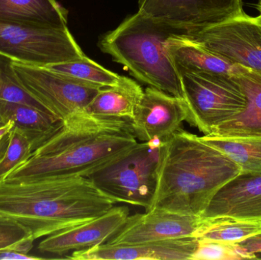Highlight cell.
<instances>
[{"label":"cell","instance_id":"8992f818","mask_svg":"<svg viewBox=\"0 0 261 260\" xmlns=\"http://www.w3.org/2000/svg\"><path fill=\"white\" fill-rule=\"evenodd\" d=\"M184 99L188 108L187 122L204 135L244 111L247 97L236 76L179 71Z\"/></svg>","mask_w":261,"mask_h":260},{"label":"cell","instance_id":"ffe728a7","mask_svg":"<svg viewBox=\"0 0 261 260\" xmlns=\"http://www.w3.org/2000/svg\"><path fill=\"white\" fill-rule=\"evenodd\" d=\"M67 16L57 0H0V21L67 27Z\"/></svg>","mask_w":261,"mask_h":260},{"label":"cell","instance_id":"7402d4cb","mask_svg":"<svg viewBox=\"0 0 261 260\" xmlns=\"http://www.w3.org/2000/svg\"><path fill=\"white\" fill-rule=\"evenodd\" d=\"M260 234L261 221L221 218L204 221V224L196 233V238L226 244H239Z\"/></svg>","mask_w":261,"mask_h":260},{"label":"cell","instance_id":"4fadbf2b","mask_svg":"<svg viewBox=\"0 0 261 260\" xmlns=\"http://www.w3.org/2000/svg\"><path fill=\"white\" fill-rule=\"evenodd\" d=\"M129 216L127 206H113L103 215L50 236L38 244L41 253L67 254L108 242L122 228Z\"/></svg>","mask_w":261,"mask_h":260},{"label":"cell","instance_id":"2e32d148","mask_svg":"<svg viewBox=\"0 0 261 260\" xmlns=\"http://www.w3.org/2000/svg\"><path fill=\"white\" fill-rule=\"evenodd\" d=\"M236 76L246 96V108L218 125L210 135L261 137V74L244 67Z\"/></svg>","mask_w":261,"mask_h":260},{"label":"cell","instance_id":"603a6c76","mask_svg":"<svg viewBox=\"0 0 261 260\" xmlns=\"http://www.w3.org/2000/svg\"><path fill=\"white\" fill-rule=\"evenodd\" d=\"M45 67L99 87L116 85L122 78V76L107 70L87 56L81 59Z\"/></svg>","mask_w":261,"mask_h":260},{"label":"cell","instance_id":"277c9868","mask_svg":"<svg viewBox=\"0 0 261 260\" xmlns=\"http://www.w3.org/2000/svg\"><path fill=\"white\" fill-rule=\"evenodd\" d=\"M179 35H184L138 12L104 35L99 46L138 80L184 99L180 74L167 50L169 39Z\"/></svg>","mask_w":261,"mask_h":260},{"label":"cell","instance_id":"f546056e","mask_svg":"<svg viewBox=\"0 0 261 260\" xmlns=\"http://www.w3.org/2000/svg\"><path fill=\"white\" fill-rule=\"evenodd\" d=\"M257 10L259 12V16L261 18V0H259L258 3H257Z\"/></svg>","mask_w":261,"mask_h":260},{"label":"cell","instance_id":"52a82bcc","mask_svg":"<svg viewBox=\"0 0 261 260\" xmlns=\"http://www.w3.org/2000/svg\"><path fill=\"white\" fill-rule=\"evenodd\" d=\"M0 53L15 62L47 67L85 56L67 27L0 21Z\"/></svg>","mask_w":261,"mask_h":260},{"label":"cell","instance_id":"d4e9b609","mask_svg":"<svg viewBox=\"0 0 261 260\" xmlns=\"http://www.w3.org/2000/svg\"><path fill=\"white\" fill-rule=\"evenodd\" d=\"M33 151L32 142L15 128L0 143V180Z\"/></svg>","mask_w":261,"mask_h":260},{"label":"cell","instance_id":"ac0fdd59","mask_svg":"<svg viewBox=\"0 0 261 260\" xmlns=\"http://www.w3.org/2000/svg\"><path fill=\"white\" fill-rule=\"evenodd\" d=\"M144 90L129 78L122 76L119 83L102 87L84 112L90 115L132 121Z\"/></svg>","mask_w":261,"mask_h":260},{"label":"cell","instance_id":"83f0119b","mask_svg":"<svg viewBox=\"0 0 261 260\" xmlns=\"http://www.w3.org/2000/svg\"><path fill=\"white\" fill-rule=\"evenodd\" d=\"M18 259L39 260L44 259V258L39 257V256H31L30 254L21 253V252L12 248V247L0 250V260Z\"/></svg>","mask_w":261,"mask_h":260},{"label":"cell","instance_id":"f1b7e54d","mask_svg":"<svg viewBox=\"0 0 261 260\" xmlns=\"http://www.w3.org/2000/svg\"><path fill=\"white\" fill-rule=\"evenodd\" d=\"M239 244L253 254L261 253V234L251 237Z\"/></svg>","mask_w":261,"mask_h":260},{"label":"cell","instance_id":"5b68a950","mask_svg":"<svg viewBox=\"0 0 261 260\" xmlns=\"http://www.w3.org/2000/svg\"><path fill=\"white\" fill-rule=\"evenodd\" d=\"M163 142L138 143L123 157L88 178L116 203L140 206L149 212L158 186Z\"/></svg>","mask_w":261,"mask_h":260},{"label":"cell","instance_id":"e0dca14e","mask_svg":"<svg viewBox=\"0 0 261 260\" xmlns=\"http://www.w3.org/2000/svg\"><path fill=\"white\" fill-rule=\"evenodd\" d=\"M167 50L178 72H199L236 76L244 68L212 53L186 35H179L169 39Z\"/></svg>","mask_w":261,"mask_h":260},{"label":"cell","instance_id":"30bf717a","mask_svg":"<svg viewBox=\"0 0 261 260\" xmlns=\"http://www.w3.org/2000/svg\"><path fill=\"white\" fill-rule=\"evenodd\" d=\"M187 37L231 64L261 74V18L259 15L250 16L245 12Z\"/></svg>","mask_w":261,"mask_h":260},{"label":"cell","instance_id":"d6986e66","mask_svg":"<svg viewBox=\"0 0 261 260\" xmlns=\"http://www.w3.org/2000/svg\"><path fill=\"white\" fill-rule=\"evenodd\" d=\"M0 115L5 123L12 122L32 142L33 151L53 135L62 125L60 120L50 113L22 104L0 99Z\"/></svg>","mask_w":261,"mask_h":260},{"label":"cell","instance_id":"6da1fadb","mask_svg":"<svg viewBox=\"0 0 261 260\" xmlns=\"http://www.w3.org/2000/svg\"><path fill=\"white\" fill-rule=\"evenodd\" d=\"M116 203L86 177L37 175L0 180V215L20 224L35 241L94 219Z\"/></svg>","mask_w":261,"mask_h":260},{"label":"cell","instance_id":"484cf974","mask_svg":"<svg viewBox=\"0 0 261 260\" xmlns=\"http://www.w3.org/2000/svg\"><path fill=\"white\" fill-rule=\"evenodd\" d=\"M240 244L198 239V245L190 260H240L257 259Z\"/></svg>","mask_w":261,"mask_h":260},{"label":"cell","instance_id":"4dcf8cb0","mask_svg":"<svg viewBox=\"0 0 261 260\" xmlns=\"http://www.w3.org/2000/svg\"><path fill=\"white\" fill-rule=\"evenodd\" d=\"M6 123H5L3 119H2L1 115H0V127L3 126V125H6Z\"/></svg>","mask_w":261,"mask_h":260},{"label":"cell","instance_id":"7a4b0ae2","mask_svg":"<svg viewBox=\"0 0 261 260\" xmlns=\"http://www.w3.org/2000/svg\"><path fill=\"white\" fill-rule=\"evenodd\" d=\"M137 143L130 121L82 111L63 121L53 135L3 179L37 175L88 177L123 157Z\"/></svg>","mask_w":261,"mask_h":260},{"label":"cell","instance_id":"1f68e13d","mask_svg":"<svg viewBox=\"0 0 261 260\" xmlns=\"http://www.w3.org/2000/svg\"><path fill=\"white\" fill-rule=\"evenodd\" d=\"M2 140H1V141H0V143H1V142H2Z\"/></svg>","mask_w":261,"mask_h":260},{"label":"cell","instance_id":"4316f807","mask_svg":"<svg viewBox=\"0 0 261 260\" xmlns=\"http://www.w3.org/2000/svg\"><path fill=\"white\" fill-rule=\"evenodd\" d=\"M29 238L32 236L24 227L0 215V250L14 247Z\"/></svg>","mask_w":261,"mask_h":260},{"label":"cell","instance_id":"9a60e30c","mask_svg":"<svg viewBox=\"0 0 261 260\" xmlns=\"http://www.w3.org/2000/svg\"><path fill=\"white\" fill-rule=\"evenodd\" d=\"M198 245V238L164 240L137 244H100L72 252L73 260H187Z\"/></svg>","mask_w":261,"mask_h":260},{"label":"cell","instance_id":"ba28073f","mask_svg":"<svg viewBox=\"0 0 261 260\" xmlns=\"http://www.w3.org/2000/svg\"><path fill=\"white\" fill-rule=\"evenodd\" d=\"M12 64L23 88L61 121L84 111L102 88L47 67Z\"/></svg>","mask_w":261,"mask_h":260},{"label":"cell","instance_id":"5bb4252c","mask_svg":"<svg viewBox=\"0 0 261 260\" xmlns=\"http://www.w3.org/2000/svg\"><path fill=\"white\" fill-rule=\"evenodd\" d=\"M200 217L204 221L221 218L261 221V172H242L231 179Z\"/></svg>","mask_w":261,"mask_h":260},{"label":"cell","instance_id":"cb8c5ba5","mask_svg":"<svg viewBox=\"0 0 261 260\" xmlns=\"http://www.w3.org/2000/svg\"><path fill=\"white\" fill-rule=\"evenodd\" d=\"M12 64L13 61L11 58L0 53V99L29 105L51 114L43 104L23 88Z\"/></svg>","mask_w":261,"mask_h":260},{"label":"cell","instance_id":"7c38bea8","mask_svg":"<svg viewBox=\"0 0 261 260\" xmlns=\"http://www.w3.org/2000/svg\"><path fill=\"white\" fill-rule=\"evenodd\" d=\"M203 224L204 221L199 216L152 209L144 214L128 216L125 225L108 244H137L196 238Z\"/></svg>","mask_w":261,"mask_h":260},{"label":"cell","instance_id":"3957f363","mask_svg":"<svg viewBox=\"0 0 261 260\" xmlns=\"http://www.w3.org/2000/svg\"><path fill=\"white\" fill-rule=\"evenodd\" d=\"M241 172L222 151L180 128L163 142L150 210L200 217L216 192Z\"/></svg>","mask_w":261,"mask_h":260},{"label":"cell","instance_id":"8fae6325","mask_svg":"<svg viewBox=\"0 0 261 260\" xmlns=\"http://www.w3.org/2000/svg\"><path fill=\"white\" fill-rule=\"evenodd\" d=\"M188 114L185 99L150 86L144 90L130 125L141 141H164L180 129Z\"/></svg>","mask_w":261,"mask_h":260},{"label":"cell","instance_id":"44dd1931","mask_svg":"<svg viewBox=\"0 0 261 260\" xmlns=\"http://www.w3.org/2000/svg\"><path fill=\"white\" fill-rule=\"evenodd\" d=\"M199 138L222 151L245 172H261V137L204 135Z\"/></svg>","mask_w":261,"mask_h":260},{"label":"cell","instance_id":"9c48e42d","mask_svg":"<svg viewBox=\"0 0 261 260\" xmlns=\"http://www.w3.org/2000/svg\"><path fill=\"white\" fill-rule=\"evenodd\" d=\"M138 7L153 21L187 36L245 13L242 0H139Z\"/></svg>","mask_w":261,"mask_h":260}]
</instances>
